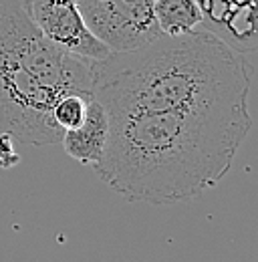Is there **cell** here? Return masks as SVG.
I'll use <instances>...</instances> for the list:
<instances>
[{"mask_svg":"<svg viewBox=\"0 0 258 262\" xmlns=\"http://www.w3.org/2000/svg\"><path fill=\"white\" fill-rule=\"evenodd\" d=\"M250 127L248 111L109 115L107 145L93 169L129 202H184L222 182Z\"/></svg>","mask_w":258,"mask_h":262,"instance_id":"cell-1","label":"cell"},{"mask_svg":"<svg viewBox=\"0 0 258 262\" xmlns=\"http://www.w3.org/2000/svg\"><path fill=\"white\" fill-rule=\"evenodd\" d=\"M246 57L208 29L160 34L143 47L93 61L91 91L107 115L246 113Z\"/></svg>","mask_w":258,"mask_h":262,"instance_id":"cell-2","label":"cell"},{"mask_svg":"<svg viewBox=\"0 0 258 262\" xmlns=\"http://www.w3.org/2000/svg\"><path fill=\"white\" fill-rule=\"evenodd\" d=\"M91 85L93 61L53 45L34 25L27 0H0V131L25 145L61 143L53 107Z\"/></svg>","mask_w":258,"mask_h":262,"instance_id":"cell-3","label":"cell"},{"mask_svg":"<svg viewBox=\"0 0 258 262\" xmlns=\"http://www.w3.org/2000/svg\"><path fill=\"white\" fill-rule=\"evenodd\" d=\"M79 12L111 53L147 45L161 31L154 14V0H77Z\"/></svg>","mask_w":258,"mask_h":262,"instance_id":"cell-4","label":"cell"},{"mask_svg":"<svg viewBox=\"0 0 258 262\" xmlns=\"http://www.w3.org/2000/svg\"><path fill=\"white\" fill-rule=\"evenodd\" d=\"M27 8L38 31L64 53L87 61H101L111 53L87 29L77 0H27Z\"/></svg>","mask_w":258,"mask_h":262,"instance_id":"cell-5","label":"cell"},{"mask_svg":"<svg viewBox=\"0 0 258 262\" xmlns=\"http://www.w3.org/2000/svg\"><path fill=\"white\" fill-rule=\"evenodd\" d=\"M109 137V115L101 101L93 95L87 101V113L81 125L63 131L61 143L69 158L83 165H93L101 160Z\"/></svg>","mask_w":258,"mask_h":262,"instance_id":"cell-6","label":"cell"},{"mask_svg":"<svg viewBox=\"0 0 258 262\" xmlns=\"http://www.w3.org/2000/svg\"><path fill=\"white\" fill-rule=\"evenodd\" d=\"M154 14L161 34H184L202 27L204 16L198 0H154Z\"/></svg>","mask_w":258,"mask_h":262,"instance_id":"cell-7","label":"cell"},{"mask_svg":"<svg viewBox=\"0 0 258 262\" xmlns=\"http://www.w3.org/2000/svg\"><path fill=\"white\" fill-rule=\"evenodd\" d=\"M91 97V91L87 93H69L57 101V105L53 107V119L55 123L63 131L75 129L77 125H81V121L85 119L87 113V101Z\"/></svg>","mask_w":258,"mask_h":262,"instance_id":"cell-8","label":"cell"},{"mask_svg":"<svg viewBox=\"0 0 258 262\" xmlns=\"http://www.w3.org/2000/svg\"><path fill=\"white\" fill-rule=\"evenodd\" d=\"M12 141L14 139L8 133L0 131V169H10V167L20 164V156L14 154V143Z\"/></svg>","mask_w":258,"mask_h":262,"instance_id":"cell-9","label":"cell"}]
</instances>
